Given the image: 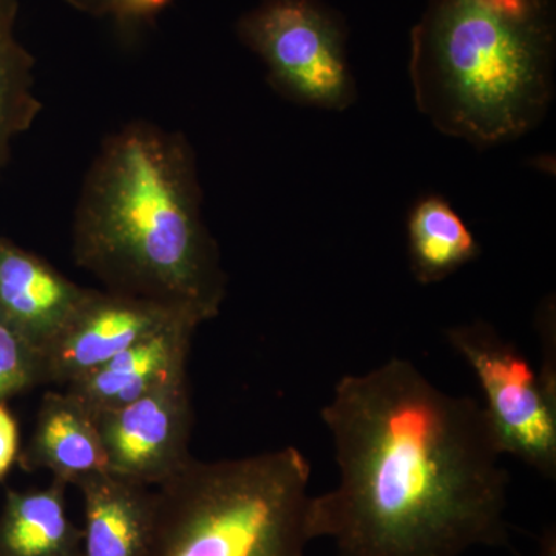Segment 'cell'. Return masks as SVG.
I'll use <instances>...</instances> for the list:
<instances>
[{
    "instance_id": "6da1fadb",
    "label": "cell",
    "mask_w": 556,
    "mask_h": 556,
    "mask_svg": "<svg viewBox=\"0 0 556 556\" xmlns=\"http://www.w3.org/2000/svg\"><path fill=\"white\" fill-rule=\"evenodd\" d=\"M339 482L311 496V540L339 556H463L508 546V473L481 402L391 358L321 408Z\"/></svg>"
},
{
    "instance_id": "7a4b0ae2",
    "label": "cell",
    "mask_w": 556,
    "mask_h": 556,
    "mask_svg": "<svg viewBox=\"0 0 556 556\" xmlns=\"http://www.w3.org/2000/svg\"><path fill=\"white\" fill-rule=\"evenodd\" d=\"M72 252L105 291L159 303L199 325L217 317L228 274L204 222L189 139L149 121L110 134L80 186Z\"/></svg>"
},
{
    "instance_id": "3957f363",
    "label": "cell",
    "mask_w": 556,
    "mask_h": 556,
    "mask_svg": "<svg viewBox=\"0 0 556 556\" xmlns=\"http://www.w3.org/2000/svg\"><path fill=\"white\" fill-rule=\"evenodd\" d=\"M554 0H428L409 36L420 113L478 148L529 134L554 100Z\"/></svg>"
},
{
    "instance_id": "277c9868",
    "label": "cell",
    "mask_w": 556,
    "mask_h": 556,
    "mask_svg": "<svg viewBox=\"0 0 556 556\" xmlns=\"http://www.w3.org/2000/svg\"><path fill=\"white\" fill-rule=\"evenodd\" d=\"M311 466L295 447L197 460L153 486L144 556H305Z\"/></svg>"
},
{
    "instance_id": "5b68a950",
    "label": "cell",
    "mask_w": 556,
    "mask_h": 556,
    "mask_svg": "<svg viewBox=\"0 0 556 556\" xmlns=\"http://www.w3.org/2000/svg\"><path fill=\"white\" fill-rule=\"evenodd\" d=\"M236 33L287 100L336 112L356 101L346 22L324 0H260L241 14Z\"/></svg>"
},
{
    "instance_id": "8992f818",
    "label": "cell",
    "mask_w": 556,
    "mask_h": 556,
    "mask_svg": "<svg viewBox=\"0 0 556 556\" xmlns=\"http://www.w3.org/2000/svg\"><path fill=\"white\" fill-rule=\"evenodd\" d=\"M450 346L467 362L482 394L497 447L547 479L556 475V358L541 371L489 321L456 325Z\"/></svg>"
},
{
    "instance_id": "52a82bcc",
    "label": "cell",
    "mask_w": 556,
    "mask_h": 556,
    "mask_svg": "<svg viewBox=\"0 0 556 556\" xmlns=\"http://www.w3.org/2000/svg\"><path fill=\"white\" fill-rule=\"evenodd\" d=\"M193 409L188 375L97 416L110 473L156 486L188 464Z\"/></svg>"
},
{
    "instance_id": "ba28073f",
    "label": "cell",
    "mask_w": 556,
    "mask_h": 556,
    "mask_svg": "<svg viewBox=\"0 0 556 556\" xmlns=\"http://www.w3.org/2000/svg\"><path fill=\"white\" fill-rule=\"evenodd\" d=\"M192 318L178 311L116 294L87 289L61 331L40 351L42 383L67 387L91 369L163 329Z\"/></svg>"
},
{
    "instance_id": "9c48e42d",
    "label": "cell",
    "mask_w": 556,
    "mask_h": 556,
    "mask_svg": "<svg viewBox=\"0 0 556 556\" xmlns=\"http://www.w3.org/2000/svg\"><path fill=\"white\" fill-rule=\"evenodd\" d=\"M79 287L39 255L0 237V321L43 350L86 298Z\"/></svg>"
},
{
    "instance_id": "30bf717a",
    "label": "cell",
    "mask_w": 556,
    "mask_h": 556,
    "mask_svg": "<svg viewBox=\"0 0 556 556\" xmlns=\"http://www.w3.org/2000/svg\"><path fill=\"white\" fill-rule=\"evenodd\" d=\"M195 324L181 321L142 340L65 387L97 419L101 413L137 401L153 388L188 375Z\"/></svg>"
},
{
    "instance_id": "8fae6325",
    "label": "cell",
    "mask_w": 556,
    "mask_h": 556,
    "mask_svg": "<svg viewBox=\"0 0 556 556\" xmlns=\"http://www.w3.org/2000/svg\"><path fill=\"white\" fill-rule=\"evenodd\" d=\"M84 501L79 556H144L153 525V489L104 471L78 485Z\"/></svg>"
},
{
    "instance_id": "7c38bea8",
    "label": "cell",
    "mask_w": 556,
    "mask_h": 556,
    "mask_svg": "<svg viewBox=\"0 0 556 556\" xmlns=\"http://www.w3.org/2000/svg\"><path fill=\"white\" fill-rule=\"evenodd\" d=\"M27 457L67 485L109 471L97 419L65 391L43 397Z\"/></svg>"
},
{
    "instance_id": "4fadbf2b",
    "label": "cell",
    "mask_w": 556,
    "mask_h": 556,
    "mask_svg": "<svg viewBox=\"0 0 556 556\" xmlns=\"http://www.w3.org/2000/svg\"><path fill=\"white\" fill-rule=\"evenodd\" d=\"M67 484L7 493L0 514V556H79L83 530L73 525Z\"/></svg>"
},
{
    "instance_id": "5bb4252c",
    "label": "cell",
    "mask_w": 556,
    "mask_h": 556,
    "mask_svg": "<svg viewBox=\"0 0 556 556\" xmlns=\"http://www.w3.org/2000/svg\"><path fill=\"white\" fill-rule=\"evenodd\" d=\"M408 254L420 285H433L475 262L481 247L444 197L426 195L408 215Z\"/></svg>"
},
{
    "instance_id": "9a60e30c",
    "label": "cell",
    "mask_w": 556,
    "mask_h": 556,
    "mask_svg": "<svg viewBox=\"0 0 556 556\" xmlns=\"http://www.w3.org/2000/svg\"><path fill=\"white\" fill-rule=\"evenodd\" d=\"M20 10V0H0V175L17 139L31 130L43 109L35 56L17 38Z\"/></svg>"
},
{
    "instance_id": "2e32d148",
    "label": "cell",
    "mask_w": 556,
    "mask_h": 556,
    "mask_svg": "<svg viewBox=\"0 0 556 556\" xmlns=\"http://www.w3.org/2000/svg\"><path fill=\"white\" fill-rule=\"evenodd\" d=\"M42 386L39 350L0 321V401Z\"/></svg>"
},
{
    "instance_id": "e0dca14e",
    "label": "cell",
    "mask_w": 556,
    "mask_h": 556,
    "mask_svg": "<svg viewBox=\"0 0 556 556\" xmlns=\"http://www.w3.org/2000/svg\"><path fill=\"white\" fill-rule=\"evenodd\" d=\"M87 16L112 22L124 33L150 27L175 0H64Z\"/></svg>"
},
{
    "instance_id": "ac0fdd59",
    "label": "cell",
    "mask_w": 556,
    "mask_h": 556,
    "mask_svg": "<svg viewBox=\"0 0 556 556\" xmlns=\"http://www.w3.org/2000/svg\"><path fill=\"white\" fill-rule=\"evenodd\" d=\"M20 447V433L13 417L0 405V478L9 471Z\"/></svg>"
},
{
    "instance_id": "d6986e66",
    "label": "cell",
    "mask_w": 556,
    "mask_h": 556,
    "mask_svg": "<svg viewBox=\"0 0 556 556\" xmlns=\"http://www.w3.org/2000/svg\"><path fill=\"white\" fill-rule=\"evenodd\" d=\"M533 556H556L555 526H547L538 541V548Z\"/></svg>"
}]
</instances>
